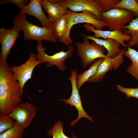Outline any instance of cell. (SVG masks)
Returning a JSON list of instances; mask_svg holds the SVG:
<instances>
[{
    "label": "cell",
    "instance_id": "484cf974",
    "mask_svg": "<svg viewBox=\"0 0 138 138\" xmlns=\"http://www.w3.org/2000/svg\"><path fill=\"white\" fill-rule=\"evenodd\" d=\"M120 0H97L104 12H108L113 8L114 5L119 3Z\"/></svg>",
    "mask_w": 138,
    "mask_h": 138
},
{
    "label": "cell",
    "instance_id": "cb8c5ba5",
    "mask_svg": "<svg viewBox=\"0 0 138 138\" xmlns=\"http://www.w3.org/2000/svg\"><path fill=\"white\" fill-rule=\"evenodd\" d=\"M15 123L8 114L0 115V133L13 127Z\"/></svg>",
    "mask_w": 138,
    "mask_h": 138
},
{
    "label": "cell",
    "instance_id": "5b68a950",
    "mask_svg": "<svg viewBox=\"0 0 138 138\" xmlns=\"http://www.w3.org/2000/svg\"><path fill=\"white\" fill-rule=\"evenodd\" d=\"M41 42H38L36 45L38 52L36 54L37 59L40 61L42 63H47L46 66L48 67L55 65L60 70L65 71L67 68L64 63L68 58L72 56L74 50L73 45H70L68 46V49L67 51L62 50L50 55L45 52V48L43 47Z\"/></svg>",
    "mask_w": 138,
    "mask_h": 138
},
{
    "label": "cell",
    "instance_id": "e0dca14e",
    "mask_svg": "<svg viewBox=\"0 0 138 138\" xmlns=\"http://www.w3.org/2000/svg\"><path fill=\"white\" fill-rule=\"evenodd\" d=\"M79 35L86 37L89 39L104 47L107 51V53L106 55L107 57L110 59L114 58L118 56L122 51V50L119 48L121 44L115 40L109 38L105 39H99L89 35L87 36L82 33L80 34Z\"/></svg>",
    "mask_w": 138,
    "mask_h": 138
},
{
    "label": "cell",
    "instance_id": "83f0119b",
    "mask_svg": "<svg viewBox=\"0 0 138 138\" xmlns=\"http://www.w3.org/2000/svg\"><path fill=\"white\" fill-rule=\"evenodd\" d=\"M136 1L137 2V3H138V0H136Z\"/></svg>",
    "mask_w": 138,
    "mask_h": 138
},
{
    "label": "cell",
    "instance_id": "52a82bcc",
    "mask_svg": "<svg viewBox=\"0 0 138 138\" xmlns=\"http://www.w3.org/2000/svg\"><path fill=\"white\" fill-rule=\"evenodd\" d=\"M42 63L40 61L37 59L36 54L31 52L28 59L24 63L19 66L10 67L14 78L18 82L23 93L24 85L31 78L34 68Z\"/></svg>",
    "mask_w": 138,
    "mask_h": 138
},
{
    "label": "cell",
    "instance_id": "d4e9b609",
    "mask_svg": "<svg viewBox=\"0 0 138 138\" xmlns=\"http://www.w3.org/2000/svg\"><path fill=\"white\" fill-rule=\"evenodd\" d=\"M116 87L119 91L125 93L128 99L132 97L138 99V86L136 88H128L117 84Z\"/></svg>",
    "mask_w": 138,
    "mask_h": 138
},
{
    "label": "cell",
    "instance_id": "277c9868",
    "mask_svg": "<svg viewBox=\"0 0 138 138\" xmlns=\"http://www.w3.org/2000/svg\"><path fill=\"white\" fill-rule=\"evenodd\" d=\"M135 16L133 12L121 8H113L102 14V21L109 30L123 31L126 24L133 19Z\"/></svg>",
    "mask_w": 138,
    "mask_h": 138
},
{
    "label": "cell",
    "instance_id": "6da1fadb",
    "mask_svg": "<svg viewBox=\"0 0 138 138\" xmlns=\"http://www.w3.org/2000/svg\"><path fill=\"white\" fill-rule=\"evenodd\" d=\"M23 93L10 66L0 60V115L11 112L21 103Z\"/></svg>",
    "mask_w": 138,
    "mask_h": 138
},
{
    "label": "cell",
    "instance_id": "8992f818",
    "mask_svg": "<svg viewBox=\"0 0 138 138\" xmlns=\"http://www.w3.org/2000/svg\"><path fill=\"white\" fill-rule=\"evenodd\" d=\"M60 5L74 12L84 10L94 13L99 20L102 21V14L104 12L97 0H55Z\"/></svg>",
    "mask_w": 138,
    "mask_h": 138
},
{
    "label": "cell",
    "instance_id": "44dd1931",
    "mask_svg": "<svg viewBox=\"0 0 138 138\" xmlns=\"http://www.w3.org/2000/svg\"><path fill=\"white\" fill-rule=\"evenodd\" d=\"M24 132V129L16 122L13 127L0 133V138H22Z\"/></svg>",
    "mask_w": 138,
    "mask_h": 138
},
{
    "label": "cell",
    "instance_id": "7a4b0ae2",
    "mask_svg": "<svg viewBox=\"0 0 138 138\" xmlns=\"http://www.w3.org/2000/svg\"><path fill=\"white\" fill-rule=\"evenodd\" d=\"M14 27L19 32L23 31L25 41L42 40L55 42L57 38L52 28L40 27L32 24L26 19V14L20 10L14 18Z\"/></svg>",
    "mask_w": 138,
    "mask_h": 138
},
{
    "label": "cell",
    "instance_id": "4316f807",
    "mask_svg": "<svg viewBox=\"0 0 138 138\" xmlns=\"http://www.w3.org/2000/svg\"><path fill=\"white\" fill-rule=\"evenodd\" d=\"M28 1V0H1L0 1V4H4L7 3H12L22 10L26 5Z\"/></svg>",
    "mask_w": 138,
    "mask_h": 138
},
{
    "label": "cell",
    "instance_id": "30bf717a",
    "mask_svg": "<svg viewBox=\"0 0 138 138\" xmlns=\"http://www.w3.org/2000/svg\"><path fill=\"white\" fill-rule=\"evenodd\" d=\"M69 13L68 29L70 33L73 26L79 23H85L92 25L96 29L99 30H102L106 27L103 21L99 20L96 15L90 11L84 10L81 13H77L70 10Z\"/></svg>",
    "mask_w": 138,
    "mask_h": 138
},
{
    "label": "cell",
    "instance_id": "603a6c76",
    "mask_svg": "<svg viewBox=\"0 0 138 138\" xmlns=\"http://www.w3.org/2000/svg\"><path fill=\"white\" fill-rule=\"evenodd\" d=\"M47 133L48 135L51 136L52 138H76L75 136L69 138L64 134L63 123L60 121L55 122L52 128L48 131Z\"/></svg>",
    "mask_w": 138,
    "mask_h": 138
},
{
    "label": "cell",
    "instance_id": "d6986e66",
    "mask_svg": "<svg viewBox=\"0 0 138 138\" xmlns=\"http://www.w3.org/2000/svg\"><path fill=\"white\" fill-rule=\"evenodd\" d=\"M135 16V18L132 19L128 25L124 27L123 31L131 37V39L126 44L127 47L135 48L136 46L138 49V17Z\"/></svg>",
    "mask_w": 138,
    "mask_h": 138
},
{
    "label": "cell",
    "instance_id": "7402d4cb",
    "mask_svg": "<svg viewBox=\"0 0 138 138\" xmlns=\"http://www.w3.org/2000/svg\"><path fill=\"white\" fill-rule=\"evenodd\" d=\"M121 8L133 12L138 17V3L135 0H122L113 6V8Z\"/></svg>",
    "mask_w": 138,
    "mask_h": 138
},
{
    "label": "cell",
    "instance_id": "ac0fdd59",
    "mask_svg": "<svg viewBox=\"0 0 138 138\" xmlns=\"http://www.w3.org/2000/svg\"><path fill=\"white\" fill-rule=\"evenodd\" d=\"M104 57L99 58L95 60L87 70L79 74H77L76 81L77 88L79 90L82 85L96 72L98 68L104 59Z\"/></svg>",
    "mask_w": 138,
    "mask_h": 138
},
{
    "label": "cell",
    "instance_id": "ffe728a7",
    "mask_svg": "<svg viewBox=\"0 0 138 138\" xmlns=\"http://www.w3.org/2000/svg\"><path fill=\"white\" fill-rule=\"evenodd\" d=\"M123 55L129 58L132 62L127 68L126 72L138 80V51L127 47V50L124 49Z\"/></svg>",
    "mask_w": 138,
    "mask_h": 138
},
{
    "label": "cell",
    "instance_id": "4fadbf2b",
    "mask_svg": "<svg viewBox=\"0 0 138 138\" xmlns=\"http://www.w3.org/2000/svg\"><path fill=\"white\" fill-rule=\"evenodd\" d=\"M83 26L87 31L92 32L94 34L92 36L95 38H103V39H111L115 40L119 42L121 45L125 48L127 46L125 41H129L131 39V36L124 32L123 31L115 30L103 31L96 29L93 25L86 23Z\"/></svg>",
    "mask_w": 138,
    "mask_h": 138
},
{
    "label": "cell",
    "instance_id": "8fae6325",
    "mask_svg": "<svg viewBox=\"0 0 138 138\" xmlns=\"http://www.w3.org/2000/svg\"><path fill=\"white\" fill-rule=\"evenodd\" d=\"M124 50V48L122 49L120 53L114 58H104L99 66L96 73L89 78L87 82H100L108 72L113 69L114 70H117L123 62Z\"/></svg>",
    "mask_w": 138,
    "mask_h": 138
},
{
    "label": "cell",
    "instance_id": "3957f363",
    "mask_svg": "<svg viewBox=\"0 0 138 138\" xmlns=\"http://www.w3.org/2000/svg\"><path fill=\"white\" fill-rule=\"evenodd\" d=\"M89 39L84 37L83 42L74 43L76 51L81 60L83 67L85 68L92 64L95 59L101 57H106L104 53L106 49L102 45L93 41L90 43Z\"/></svg>",
    "mask_w": 138,
    "mask_h": 138
},
{
    "label": "cell",
    "instance_id": "9c48e42d",
    "mask_svg": "<svg viewBox=\"0 0 138 138\" xmlns=\"http://www.w3.org/2000/svg\"><path fill=\"white\" fill-rule=\"evenodd\" d=\"M71 72V75L68 78L70 81L72 85V94L68 99H63L62 100L65 104H70L71 106H74L78 111V117L70 124L71 126H73L80 118L82 117H85L91 121H93V120L92 118L85 111L82 107L80 96L76 84V77L77 74V71L75 69H72Z\"/></svg>",
    "mask_w": 138,
    "mask_h": 138
},
{
    "label": "cell",
    "instance_id": "2e32d148",
    "mask_svg": "<svg viewBox=\"0 0 138 138\" xmlns=\"http://www.w3.org/2000/svg\"><path fill=\"white\" fill-rule=\"evenodd\" d=\"M41 2L42 7L53 25L68 9L60 5L55 0H41Z\"/></svg>",
    "mask_w": 138,
    "mask_h": 138
},
{
    "label": "cell",
    "instance_id": "ba28073f",
    "mask_svg": "<svg viewBox=\"0 0 138 138\" xmlns=\"http://www.w3.org/2000/svg\"><path fill=\"white\" fill-rule=\"evenodd\" d=\"M37 112L36 107L32 103L26 102L19 104L8 115L25 129L30 125Z\"/></svg>",
    "mask_w": 138,
    "mask_h": 138
},
{
    "label": "cell",
    "instance_id": "9a60e30c",
    "mask_svg": "<svg viewBox=\"0 0 138 138\" xmlns=\"http://www.w3.org/2000/svg\"><path fill=\"white\" fill-rule=\"evenodd\" d=\"M41 0H31L21 10L33 16L40 22L43 27L52 28L53 24L45 15L42 9Z\"/></svg>",
    "mask_w": 138,
    "mask_h": 138
},
{
    "label": "cell",
    "instance_id": "5bb4252c",
    "mask_svg": "<svg viewBox=\"0 0 138 138\" xmlns=\"http://www.w3.org/2000/svg\"><path fill=\"white\" fill-rule=\"evenodd\" d=\"M69 10L68 9L53 25L52 28L57 39L67 46L72 44L73 41L68 29Z\"/></svg>",
    "mask_w": 138,
    "mask_h": 138
},
{
    "label": "cell",
    "instance_id": "7c38bea8",
    "mask_svg": "<svg viewBox=\"0 0 138 138\" xmlns=\"http://www.w3.org/2000/svg\"><path fill=\"white\" fill-rule=\"evenodd\" d=\"M20 36L19 32L14 27L9 29H0V41L1 46L0 60H6L17 39Z\"/></svg>",
    "mask_w": 138,
    "mask_h": 138
}]
</instances>
